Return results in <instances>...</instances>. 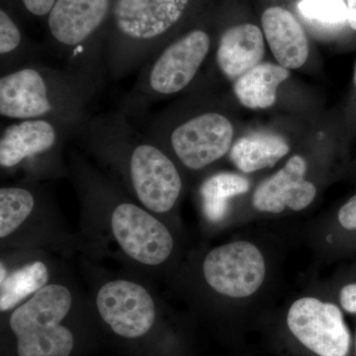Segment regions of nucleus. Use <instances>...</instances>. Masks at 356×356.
<instances>
[{
    "label": "nucleus",
    "instance_id": "nucleus-15",
    "mask_svg": "<svg viewBox=\"0 0 356 356\" xmlns=\"http://www.w3.org/2000/svg\"><path fill=\"white\" fill-rule=\"evenodd\" d=\"M264 34L257 26L245 23L225 30L218 44V67L229 79L236 81L264 58Z\"/></svg>",
    "mask_w": 356,
    "mask_h": 356
},
{
    "label": "nucleus",
    "instance_id": "nucleus-25",
    "mask_svg": "<svg viewBox=\"0 0 356 356\" xmlns=\"http://www.w3.org/2000/svg\"><path fill=\"white\" fill-rule=\"evenodd\" d=\"M339 302L344 311L356 314V283L346 285L341 290Z\"/></svg>",
    "mask_w": 356,
    "mask_h": 356
},
{
    "label": "nucleus",
    "instance_id": "nucleus-24",
    "mask_svg": "<svg viewBox=\"0 0 356 356\" xmlns=\"http://www.w3.org/2000/svg\"><path fill=\"white\" fill-rule=\"evenodd\" d=\"M28 13L37 17L48 16L57 0H21Z\"/></svg>",
    "mask_w": 356,
    "mask_h": 356
},
{
    "label": "nucleus",
    "instance_id": "nucleus-27",
    "mask_svg": "<svg viewBox=\"0 0 356 356\" xmlns=\"http://www.w3.org/2000/svg\"><path fill=\"white\" fill-rule=\"evenodd\" d=\"M7 276H8V271H7L6 266H4V262L1 261V264H0V284L4 282Z\"/></svg>",
    "mask_w": 356,
    "mask_h": 356
},
{
    "label": "nucleus",
    "instance_id": "nucleus-17",
    "mask_svg": "<svg viewBox=\"0 0 356 356\" xmlns=\"http://www.w3.org/2000/svg\"><path fill=\"white\" fill-rule=\"evenodd\" d=\"M286 140L280 136L252 134L233 144L229 159L243 173H252L271 168L289 153Z\"/></svg>",
    "mask_w": 356,
    "mask_h": 356
},
{
    "label": "nucleus",
    "instance_id": "nucleus-2",
    "mask_svg": "<svg viewBox=\"0 0 356 356\" xmlns=\"http://www.w3.org/2000/svg\"><path fill=\"white\" fill-rule=\"evenodd\" d=\"M104 77L42 62L0 76V114L13 120L51 119L77 127L90 116Z\"/></svg>",
    "mask_w": 356,
    "mask_h": 356
},
{
    "label": "nucleus",
    "instance_id": "nucleus-18",
    "mask_svg": "<svg viewBox=\"0 0 356 356\" xmlns=\"http://www.w3.org/2000/svg\"><path fill=\"white\" fill-rule=\"evenodd\" d=\"M40 193L29 185H11L0 189V238L15 234L38 209Z\"/></svg>",
    "mask_w": 356,
    "mask_h": 356
},
{
    "label": "nucleus",
    "instance_id": "nucleus-10",
    "mask_svg": "<svg viewBox=\"0 0 356 356\" xmlns=\"http://www.w3.org/2000/svg\"><path fill=\"white\" fill-rule=\"evenodd\" d=\"M202 274L206 284L217 294L231 299L248 298L266 280V259L254 243L235 241L208 252Z\"/></svg>",
    "mask_w": 356,
    "mask_h": 356
},
{
    "label": "nucleus",
    "instance_id": "nucleus-16",
    "mask_svg": "<svg viewBox=\"0 0 356 356\" xmlns=\"http://www.w3.org/2000/svg\"><path fill=\"white\" fill-rule=\"evenodd\" d=\"M289 76V70L282 65L261 63L236 79L234 91L243 106L268 108L276 102L278 86Z\"/></svg>",
    "mask_w": 356,
    "mask_h": 356
},
{
    "label": "nucleus",
    "instance_id": "nucleus-22",
    "mask_svg": "<svg viewBox=\"0 0 356 356\" xmlns=\"http://www.w3.org/2000/svg\"><path fill=\"white\" fill-rule=\"evenodd\" d=\"M300 10L309 19L336 25L348 21V8L341 0H303Z\"/></svg>",
    "mask_w": 356,
    "mask_h": 356
},
{
    "label": "nucleus",
    "instance_id": "nucleus-13",
    "mask_svg": "<svg viewBox=\"0 0 356 356\" xmlns=\"http://www.w3.org/2000/svg\"><path fill=\"white\" fill-rule=\"evenodd\" d=\"M306 173L305 159L292 156L280 170L257 187L252 195L255 209L273 214L286 209H306L317 195V188L306 179Z\"/></svg>",
    "mask_w": 356,
    "mask_h": 356
},
{
    "label": "nucleus",
    "instance_id": "nucleus-6",
    "mask_svg": "<svg viewBox=\"0 0 356 356\" xmlns=\"http://www.w3.org/2000/svg\"><path fill=\"white\" fill-rule=\"evenodd\" d=\"M74 305L69 288L49 283L11 311L9 327L18 356H70L74 337L63 321Z\"/></svg>",
    "mask_w": 356,
    "mask_h": 356
},
{
    "label": "nucleus",
    "instance_id": "nucleus-5",
    "mask_svg": "<svg viewBox=\"0 0 356 356\" xmlns=\"http://www.w3.org/2000/svg\"><path fill=\"white\" fill-rule=\"evenodd\" d=\"M114 0H57L48 15L55 55L62 65L104 77V44L100 36L111 19Z\"/></svg>",
    "mask_w": 356,
    "mask_h": 356
},
{
    "label": "nucleus",
    "instance_id": "nucleus-14",
    "mask_svg": "<svg viewBox=\"0 0 356 356\" xmlns=\"http://www.w3.org/2000/svg\"><path fill=\"white\" fill-rule=\"evenodd\" d=\"M267 44L278 64L288 70L299 69L309 56V44L303 27L290 11L269 7L261 17Z\"/></svg>",
    "mask_w": 356,
    "mask_h": 356
},
{
    "label": "nucleus",
    "instance_id": "nucleus-7",
    "mask_svg": "<svg viewBox=\"0 0 356 356\" xmlns=\"http://www.w3.org/2000/svg\"><path fill=\"white\" fill-rule=\"evenodd\" d=\"M149 139L191 172H199L229 153L234 127L228 117L219 112L194 115L177 124L153 116L145 133Z\"/></svg>",
    "mask_w": 356,
    "mask_h": 356
},
{
    "label": "nucleus",
    "instance_id": "nucleus-21",
    "mask_svg": "<svg viewBox=\"0 0 356 356\" xmlns=\"http://www.w3.org/2000/svg\"><path fill=\"white\" fill-rule=\"evenodd\" d=\"M39 53L28 48L19 26L2 7L0 9V70L1 74L39 62Z\"/></svg>",
    "mask_w": 356,
    "mask_h": 356
},
{
    "label": "nucleus",
    "instance_id": "nucleus-28",
    "mask_svg": "<svg viewBox=\"0 0 356 356\" xmlns=\"http://www.w3.org/2000/svg\"><path fill=\"white\" fill-rule=\"evenodd\" d=\"M353 79H355V86H356V64H355V76H353Z\"/></svg>",
    "mask_w": 356,
    "mask_h": 356
},
{
    "label": "nucleus",
    "instance_id": "nucleus-29",
    "mask_svg": "<svg viewBox=\"0 0 356 356\" xmlns=\"http://www.w3.org/2000/svg\"><path fill=\"white\" fill-rule=\"evenodd\" d=\"M355 346H356V343H355Z\"/></svg>",
    "mask_w": 356,
    "mask_h": 356
},
{
    "label": "nucleus",
    "instance_id": "nucleus-11",
    "mask_svg": "<svg viewBox=\"0 0 356 356\" xmlns=\"http://www.w3.org/2000/svg\"><path fill=\"white\" fill-rule=\"evenodd\" d=\"M293 336L318 356H348L351 336L336 304L315 297L296 300L287 313Z\"/></svg>",
    "mask_w": 356,
    "mask_h": 356
},
{
    "label": "nucleus",
    "instance_id": "nucleus-4",
    "mask_svg": "<svg viewBox=\"0 0 356 356\" xmlns=\"http://www.w3.org/2000/svg\"><path fill=\"white\" fill-rule=\"evenodd\" d=\"M210 47V35L202 29L191 30L165 44L140 67L119 109L130 119L143 118L159 99L184 90L195 79Z\"/></svg>",
    "mask_w": 356,
    "mask_h": 356
},
{
    "label": "nucleus",
    "instance_id": "nucleus-26",
    "mask_svg": "<svg viewBox=\"0 0 356 356\" xmlns=\"http://www.w3.org/2000/svg\"><path fill=\"white\" fill-rule=\"evenodd\" d=\"M348 23L356 31V0H346Z\"/></svg>",
    "mask_w": 356,
    "mask_h": 356
},
{
    "label": "nucleus",
    "instance_id": "nucleus-8",
    "mask_svg": "<svg viewBox=\"0 0 356 356\" xmlns=\"http://www.w3.org/2000/svg\"><path fill=\"white\" fill-rule=\"evenodd\" d=\"M92 175L108 204L110 229L122 252L144 266L156 267L168 261L175 250L168 227L146 208L122 197L97 172L92 170Z\"/></svg>",
    "mask_w": 356,
    "mask_h": 356
},
{
    "label": "nucleus",
    "instance_id": "nucleus-20",
    "mask_svg": "<svg viewBox=\"0 0 356 356\" xmlns=\"http://www.w3.org/2000/svg\"><path fill=\"white\" fill-rule=\"evenodd\" d=\"M250 182L243 175L222 172L208 178L201 186L203 211L212 222L221 221L228 211L229 199L245 193Z\"/></svg>",
    "mask_w": 356,
    "mask_h": 356
},
{
    "label": "nucleus",
    "instance_id": "nucleus-23",
    "mask_svg": "<svg viewBox=\"0 0 356 356\" xmlns=\"http://www.w3.org/2000/svg\"><path fill=\"white\" fill-rule=\"evenodd\" d=\"M339 224L343 228L355 231L356 229V195L353 196L337 214Z\"/></svg>",
    "mask_w": 356,
    "mask_h": 356
},
{
    "label": "nucleus",
    "instance_id": "nucleus-9",
    "mask_svg": "<svg viewBox=\"0 0 356 356\" xmlns=\"http://www.w3.org/2000/svg\"><path fill=\"white\" fill-rule=\"evenodd\" d=\"M76 126L51 119H28L14 122L2 130L0 166L13 170L30 166L43 170L60 165L65 143L72 140Z\"/></svg>",
    "mask_w": 356,
    "mask_h": 356
},
{
    "label": "nucleus",
    "instance_id": "nucleus-1",
    "mask_svg": "<svg viewBox=\"0 0 356 356\" xmlns=\"http://www.w3.org/2000/svg\"><path fill=\"white\" fill-rule=\"evenodd\" d=\"M72 140L120 175L149 212L161 216L177 205L184 187L177 163L163 147L138 132L120 109L91 114L77 126Z\"/></svg>",
    "mask_w": 356,
    "mask_h": 356
},
{
    "label": "nucleus",
    "instance_id": "nucleus-19",
    "mask_svg": "<svg viewBox=\"0 0 356 356\" xmlns=\"http://www.w3.org/2000/svg\"><path fill=\"white\" fill-rule=\"evenodd\" d=\"M50 270L43 261H34L8 273L0 284V311H13L16 307L49 284Z\"/></svg>",
    "mask_w": 356,
    "mask_h": 356
},
{
    "label": "nucleus",
    "instance_id": "nucleus-12",
    "mask_svg": "<svg viewBox=\"0 0 356 356\" xmlns=\"http://www.w3.org/2000/svg\"><path fill=\"white\" fill-rule=\"evenodd\" d=\"M95 305L103 322L123 339H140L156 323V302L149 290L135 281H107L96 293Z\"/></svg>",
    "mask_w": 356,
    "mask_h": 356
},
{
    "label": "nucleus",
    "instance_id": "nucleus-3",
    "mask_svg": "<svg viewBox=\"0 0 356 356\" xmlns=\"http://www.w3.org/2000/svg\"><path fill=\"white\" fill-rule=\"evenodd\" d=\"M191 0H114L104 44L106 76L123 79L165 44Z\"/></svg>",
    "mask_w": 356,
    "mask_h": 356
}]
</instances>
